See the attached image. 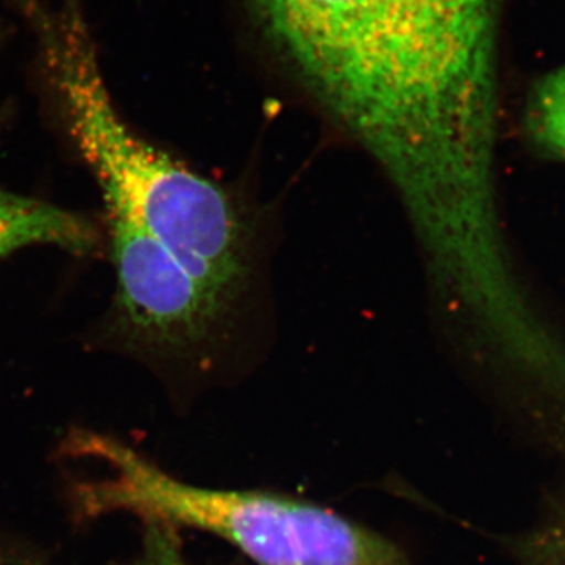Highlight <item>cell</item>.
I'll use <instances>...</instances> for the list:
<instances>
[{
	"mask_svg": "<svg viewBox=\"0 0 565 565\" xmlns=\"http://www.w3.org/2000/svg\"><path fill=\"white\" fill-rule=\"evenodd\" d=\"M278 62L408 206L492 189L503 0H245Z\"/></svg>",
	"mask_w": 565,
	"mask_h": 565,
	"instance_id": "6da1fadb",
	"label": "cell"
},
{
	"mask_svg": "<svg viewBox=\"0 0 565 565\" xmlns=\"http://www.w3.org/2000/svg\"><path fill=\"white\" fill-rule=\"evenodd\" d=\"M65 449L104 465L103 478L76 487L84 515L126 512L148 525L204 531L258 565H412L392 542L329 509L256 490L188 484L92 430H74Z\"/></svg>",
	"mask_w": 565,
	"mask_h": 565,
	"instance_id": "7a4b0ae2",
	"label": "cell"
},
{
	"mask_svg": "<svg viewBox=\"0 0 565 565\" xmlns=\"http://www.w3.org/2000/svg\"><path fill=\"white\" fill-rule=\"evenodd\" d=\"M66 102L106 211L147 230L225 308L250 267V228L236 200L129 131L95 85H68Z\"/></svg>",
	"mask_w": 565,
	"mask_h": 565,
	"instance_id": "3957f363",
	"label": "cell"
},
{
	"mask_svg": "<svg viewBox=\"0 0 565 565\" xmlns=\"http://www.w3.org/2000/svg\"><path fill=\"white\" fill-rule=\"evenodd\" d=\"M107 212L117 274V321L126 340L152 352L200 348L223 307L147 230Z\"/></svg>",
	"mask_w": 565,
	"mask_h": 565,
	"instance_id": "277c9868",
	"label": "cell"
},
{
	"mask_svg": "<svg viewBox=\"0 0 565 565\" xmlns=\"http://www.w3.org/2000/svg\"><path fill=\"white\" fill-rule=\"evenodd\" d=\"M35 245L88 256L99 252V233L79 214L0 185V259Z\"/></svg>",
	"mask_w": 565,
	"mask_h": 565,
	"instance_id": "5b68a950",
	"label": "cell"
},
{
	"mask_svg": "<svg viewBox=\"0 0 565 565\" xmlns=\"http://www.w3.org/2000/svg\"><path fill=\"white\" fill-rule=\"evenodd\" d=\"M527 126L537 141L565 158V65L535 85L527 107Z\"/></svg>",
	"mask_w": 565,
	"mask_h": 565,
	"instance_id": "8992f818",
	"label": "cell"
}]
</instances>
